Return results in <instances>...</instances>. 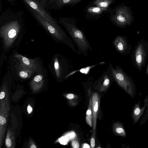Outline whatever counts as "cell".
Returning a JSON list of instances; mask_svg holds the SVG:
<instances>
[{
  "mask_svg": "<svg viewBox=\"0 0 148 148\" xmlns=\"http://www.w3.org/2000/svg\"><path fill=\"white\" fill-rule=\"evenodd\" d=\"M23 27L19 21L5 23L0 28V36L4 52H8L19 45L23 35Z\"/></svg>",
  "mask_w": 148,
  "mask_h": 148,
  "instance_id": "1",
  "label": "cell"
},
{
  "mask_svg": "<svg viewBox=\"0 0 148 148\" xmlns=\"http://www.w3.org/2000/svg\"><path fill=\"white\" fill-rule=\"evenodd\" d=\"M58 22L75 44L78 54L87 56L88 51H92V48L83 32L76 26L75 21L70 18H60Z\"/></svg>",
  "mask_w": 148,
  "mask_h": 148,
  "instance_id": "2",
  "label": "cell"
},
{
  "mask_svg": "<svg viewBox=\"0 0 148 148\" xmlns=\"http://www.w3.org/2000/svg\"><path fill=\"white\" fill-rule=\"evenodd\" d=\"M40 24L49 35L56 42L61 43L68 46L74 52L78 53L72 40L59 25H54L45 20L33 10L31 9Z\"/></svg>",
  "mask_w": 148,
  "mask_h": 148,
  "instance_id": "3",
  "label": "cell"
},
{
  "mask_svg": "<svg viewBox=\"0 0 148 148\" xmlns=\"http://www.w3.org/2000/svg\"><path fill=\"white\" fill-rule=\"evenodd\" d=\"M53 75L58 79H66L72 72L73 66L65 57L59 54H55L49 66Z\"/></svg>",
  "mask_w": 148,
  "mask_h": 148,
  "instance_id": "4",
  "label": "cell"
},
{
  "mask_svg": "<svg viewBox=\"0 0 148 148\" xmlns=\"http://www.w3.org/2000/svg\"><path fill=\"white\" fill-rule=\"evenodd\" d=\"M111 68L114 81L131 98H134L136 94V87L132 77L119 66L115 65L114 68L112 65Z\"/></svg>",
  "mask_w": 148,
  "mask_h": 148,
  "instance_id": "5",
  "label": "cell"
},
{
  "mask_svg": "<svg viewBox=\"0 0 148 148\" xmlns=\"http://www.w3.org/2000/svg\"><path fill=\"white\" fill-rule=\"evenodd\" d=\"M148 56V41L144 38L140 40L134 47L131 60L135 68L141 71L145 66Z\"/></svg>",
  "mask_w": 148,
  "mask_h": 148,
  "instance_id": "6",
  "label": "cell"
},
{
  "mask_svg": "<svg viewBox=\"0 0 148 148\" xmlns=\"http://www.w3.org/2000/svg\"><path fill=\"white\" fill-rule=\"evenodd\" d=\"M16 47L11 56L16 60L21 65L32 70L37 71H41L44 68L41 59L39 57L31 59L20 54L17 51Z\"/></svg>",
  "mask_w": 148,
  "mask_h": 148,
  "instance_id": "7",
  "label": "cell"
},
{
  "mask_svg": "<svg viewBox=\"0 0 148 148\" xmlns=\"http://www.w3.org/2000/svg\"><path fill=\"white\" fill-rule=\"evenodd\" d=\"M10 64V72L12 75L13 77L19 79L24 80L28 79L39 72L22 66L11 56Z\"/></svg>",
  "mask_w": 148,
  "mask_h": 148,
  "instance_id": "8",
  "label": "cell"
},
{
  "mask_svg": "<svg viewBox=\"0 0 148 148\" xmlns=\"http://www.w3.org/2000/svg\"><path fill=\"white\" fill-rule=\"evenodd\" d=\"M112 19L118 26L124 27L130 24L132 20V17L128 12L127 7L123 6L116 10Z\"/></svg>",
  "mask_w": 148,
  "mask_h": 148,
  "instance_id": "9",
  "label": "cell"
},
{
  "mask_svg": "<svg viewBox=\"0 0 148 148\" xmlns=\"http://www.w3.org/2000/svg\"><path fill=\"white\" fill-rule=\"evenodd\" d=\"M111 63H109L107 69L96 81V87L100 92L106 91L110 87L112 82L114 80L112 71Z\"/></svg>",
  "mask_w": 148,
  "mask_h": 148,
  "instance_id": "10",
  "label": "cell"
},
{
  "mask_svg": "<svg viewBox=\"0 0 148 148\" xmlns=\"http://www.w3.org/2000/svg\"><path fill=\"white\" fill-rule=\"evenodd\" d=\"M23 1L31 9L34 10L43 18L54 25H59L53 18L42 8L37 0Z\"/></svg>",
  "mask_w": 148,
  "mask_h": 148,
  "instance_id": "11",
  "label": "cell"
},
{
  "mask_svg": "<svg viewBox=\"0 0 148 148\" xmlns=\"http://www.w3.org/2000/svg\"><path fill=\"white\" fill-rule=\"evenodd\" d=\"M113 45L116 50L123 55L129 54L132 46L128 44L127 38L124 36H118L114 39Z\"/></svg>",
  "mask_w": 148,
  "mask_h": 148,
  "instance_id": "12",
  "label": "cell"
},
{
  "mask_svg": "<svg viewBox=\"0 0 148 148\" xmlns=\"http://www.w3.org/2000/svg\"><path fill=\"white\" fill-rule=\"evenodd\" d=\"M144 106L142 108L140 106L141 103L140 101L134 103L133 106L131 117L134 124L137 123L148 107V94L144 99Z\"/></svg>",
  "mask_w": 148,
  "mask_h": 148,
  "instance_id": "13",
  "label": "cell"
},
{
  "mask_svg": "<svg viewBox=\"0 0 148 148\" xmlns=\"http://www.w3.org/2000/svg\"><path fill=\"white\" fill-rule=\"evenodd\" d=\"M92 112V131H96L97 121L100 104L99 94L97 92L92 93L91 96Z\"/></svg>",
  "mask_w": 148,
  "mask_h": 148,
  "instance_id": "14",
  "label": "cell"
},
{
  "mask_svg": "<svg viewBox=\"0 0 148 148\" xmlns=\"http://www.w3.org/2000/svg\"><path fill=\"white\" fill-rule=\"evenodd\" d=\"M112 131L115 135L123 138L127 137L125 128L122 122L119 121L114 122L112 126Z\"/></svg>",
  "mask_w": 148,
  "mask_h": 148,
  "instance_id": "15",
  "label": "cell"
},
{
  "mask_svg": "<svg viewBox=\"0 0 148 148\" xmlns=\"http://www.w3.org/2000/svg\"><path fill=\"white\" fill-rule=\"evenodd\" d=\"M86 121L87 124L91 127H92L91 99L90 98L89 99L88 108L86 112Z\"/></svg>",
  "mask_w": 148,
  "mask_h": 148,
  "instance_id": "16",
  "label": "cell"
},
{
  "mask_svg": "<svg viewBox=\"0 0 148 148\" xmlns=\"http://www.w3.org/2000/svg\"><path fill=\"white\" fill-rule=\"evenodd\" d=\"M59 7L70 5H75L80 2L82 0H54Z\"/></svg>",
  "mask_w": 148,
  "mask_h": 148,
  "instance_id": "17",
  "label": "cell"
},
{
  "mask_svg": "<svg viewBox=\"0 0 148 148\" xmlns=\"http://www.w3.org/2000/svg\"><path fill=\"white\" fill-rule=\"evenodd\" d=\"M112 2V0H96L93 4L97 7L106 9Z\"/></svg>",
  "mask_w": 148,
  "mask_h": 148,
  "instance_id": "18",
  "label": "cell"
},
{
  "mask_svg": "<svg viewBox=\"0 0 148 148\" xmlns=\"http://www.w3.org/2000/svg\"><path fill=\"white\" fill-rule=\"evenodd\" d=\"M107 10L98 7H91L88 8L87 11L89 13L93 15L99 14Z\"/></svg>",
  "mask_w": 148,
  "mask_h": 148,
  "instance_id": "19",
  "label": "cell"
},
{
  "mask_svg": "<svg viewBox=\"0 0 148 148\" xmlns=\"http://www.w3.org/2000/svg\"><path fill=\"white\" fill-rule=\"evenodd\" d=\"M66 97L72 106H74L77 104L78 99L77 95L73 93H69L66 95Z\"/></svg>",
  "mask_w": 148,
  "mask_h": 148,
  "instance_id": "20",
  "label": "cell"
},
{
  "mask_svg": "<svg viewBox=\"0 0 148 148\" xmlns=\"http://www.w3.org/2000/svg\"><path fill=\"white\" fill-rule=\"evenodd\" d=\"M148 119V107L146 109L144 114L139 122L140 125H144Z\"/></svg>",
  "mask_w": 148,
  "mask_h": 148,
  "instance_id": "21",
  "label": "cell"
},
{
  "mask_svg": "<svg viewBox=\"0 0 148 148\" xmlns=\"http://www.w3.org/2000/svg\"><path fill=\"white\" fill-rule=\"evenodd\" d=\"M96 131H93L90 140V146L92 148L95 147V136Z\"/></svg>",
  "mask_w": 148,
  "mask_h": 148,
  "instance_id": "22",
  "label": "cell"
},
{
  "mask_svg": "<svg viewBox=\"0 0 148 148\" xmlns=\"http://www.w3.org/2000/svg\"><path fill=\"white\" fill-rule=\"evenodd\" d=\"M5 144L8 147H10L12 145V142L11 139L8 137H7L5 140Z\"/></svg>",
  "mask_w": 148,
  "mask_h": 148,
  "instance_id": "23",
  "label": "cell"
},
{
  "mask_svg": "<svg viewBox=\"0 0 148 148\" xmlns=\"http://www.w3.org/2000/svg\"><path fill=\"white\" fill-rule=\"evenodd\" d=\"M71 145L73 148H78L79 147V142L75 140H73L71 142Z\"/></svg>",
  "mask_w": 148,
  "mask_h": 148,
  "instance_id": "24",
  "label": "cell"
},
{
  "mask_svg": "<svg viewBox=\"0 0 148 148\" xmlns=\"http://www.w3.org/2000/svg\"><path fill=\"white\" fill-rule=\"evenodd\" d=\"M7 120L5 118L1 115H0V125H5L6 123Z\"/></svg>",
  "mask_w": 148,
  "mask_h": 148,
  "instance_id": "25",
  "label": "cell"
},
{
  "mask_svg": "<svg viewBox=\"0 0 148 148\" xmlns=\"http://www.w3.org/2000/svg\"><path fill=\"white\" fill-rule=\"evenodd\" d=\"M5 96V92L3 91L1 92L0 94V99H3Z\"/></svg>",
  "mask_w": 148,
  "mask_h": 148,
  "instance_id": "26",
  "label": "cell"
},
{
  "mask_svg": "<svg viewBox=\"0 0 148 148\" xmlns=\"http://www.w3.org/2000/svg\"><path fill=\"white\" fill-rule=\"evenodd\" d=\"M28 112L29 114H30L32 111V107L29 105L28 106L27 108Z\"/></svg>",
  "mask_w": 148,
  "mask_h": 148,
  "instance_id": "27",
  "label": "cell"
},
{
  "mask_svg": "<svg viewBox=\"0 0 148 148\" xmlns=\"http://www.w3.org/2000/svg\"><path fill=\"white\" fill-rule=\"evenodd\" d=\"M146 74L148 76V64L146 68Z\"/></svg>",
  "mask_w": 148,
  "mask_h": 148,
  "instance_id": "28",
  "label": "cell"
},
{
  "mask_svg": "<svg viewBox=\"0 0 148 148\" xmlns=\"http://www.w3.org/2000/svg\"><path fill=\"white\" fill-rule=\"evenodd\" d=\"M30 148H37V147L35 145H32L30 147Z\"/></svg>",
  "mask_w": 148,
  "mask_h": 148,
  "instance_id": "29",
  "label": "cell"
}]
</instances>
